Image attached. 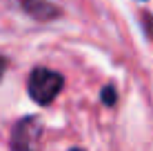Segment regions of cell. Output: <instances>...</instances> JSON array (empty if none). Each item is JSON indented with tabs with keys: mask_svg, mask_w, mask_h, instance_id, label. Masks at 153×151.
Instances as JSON below:
<instances>
[{
	"mask_svg": "<svg viewBox=\"0 0 153 151\" xmlns=\"http://www.w3.org/2000/svg\"><path fill=\"white\" fill-rule=\"evenodd\" d=\"M65 78L58 71L45 69V67H36L29 74V82H27V91L33 98V102L38 105H49L51 100L62 91Z\"/></svg>",
	"mask_w": 153,
	"mask_h": 151,
	"instance_id": "6da1fadb",
	"label": "cell"
},
{
	"mask_svg": "<svg viewBox=\"0 0 153 151\" xmlns=\"http://www.w3.org/2000/svg\"><path fill=\"white\" fill-rule=\"evenodd\" d=\"M4 71H7V58H4V56H0V80H2Z\"/></svg>",
	"mask_w": 153,
	"mask_h": 151,
	"instance_id": "5b68a950",
	"label": "cell"
},
{
	"mask_svg": "<svg viewBox=\"0 0 153 151\" xmlns=\"http://www.w3.org/2000/svg\"><path fill=\"white\" fill-rule=\"evenodd\" d=\"M18 4L22 7V11L31 16L33 20H40V22H47V20L58 18L62 11L56 7L49 0H18Z\"/></svg>",
	"mask_w": 153,
	"mask_h": 151,
	"instance_id": "3957f363",
	"label": "cell"
},
{
	"mask_svg": "<svg viewBox=\"0 0 153 151\" xmlns=\"http://www.w3.org/2000/svg\"><path fill=\"white\" fill-rule=\"evenodd\" d=\"M102 102H104L107 107H111L113 102H115V89H113V85H107V87L102 89Z\"/></svg>",
	"mask_w": 153,
	"mask_h": 151,
	"instance_id": "277c9868",
	"label": "cell"
},
{
	"mask_svg": "<svg viewBox=\"0 0 153 151\" xmlns=\"http://www.w3.org/2000/svg\"><path fill=\"white\" fill-rule=\"evenodd\" d=\"M40 131H42V127H40L38 118L27 116V118H22V120H18L16 127H13V131H11V147L13 149L36 147V142L40 140Z\"/></svg>",
	"mask_w": 153,
	"mask_h": 151,
	"instance_id": "7a4b0ae2",
	"label": "cell"
}]
</instances>
